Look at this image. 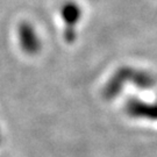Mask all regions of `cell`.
Returning <instances> with one entry per match:
<instances>
[{"label":"cell","instance_id":"6da1fadb","mask_svg":"<svg viewBox=\"0 0 157 157\" xmlns=\"http://www.w3.org/2000/svg\"><path fill=\"white\" fill-rule=\"evenodd\" d=\"M127 80H132L130 83H134L139 87H143V89H148L155 85V82L150 75L143 71L134 70V69L124 67L117 71V73L107 83L105 91H104L105 97L108 99L115 97L124 87V85L127 83Z\"/></svg>","mask_w":157,"mask_h":157},{"label":"cell","instance_id":"3957f363","mask_svg":"<svg viewBox=\"0 0 157 157\" xmlns=\"http://www.w3.org/2000/svg\"><path fill=\"white\" fill-rule=\"evenodd\" d=\"M126 109L130 117L157 120V105L155 104H147L137 99H129Z\"/></svg>","mask_w":157,"mask_h":157},{"label":"cell","instance_id":"277c9868","mask_svg":"<svg viewBox=\"0 0 157 157\" xmlns=\"http://www.w3.org/2000/svg\"><path fill=\"white\" fill-rule=\"evenodd\" d=\"M63 20L67 25V32H65V39L67 41H72L75 39V25L78 22L80 19V10L76 4H67L64 5L62 10Z\"/></svg>","mask_w":157,"mask_h":157},{"label":"cell","instance_id":"7a4b0ae2","mask_svg":"<svg viewBox=\"0 0 157 157\" xmlns=\"http://www.w3.org/2000/svg\"><path fill=\"white\" fill-rule=\"evenodd\" d=\"M17 34H19V40H20V45L25 52H27L29 55H34L40 50L41 48L40 40L29 23H20Z\"/></svg>","mask_w":157,"mask_h":157}]
</instances>
